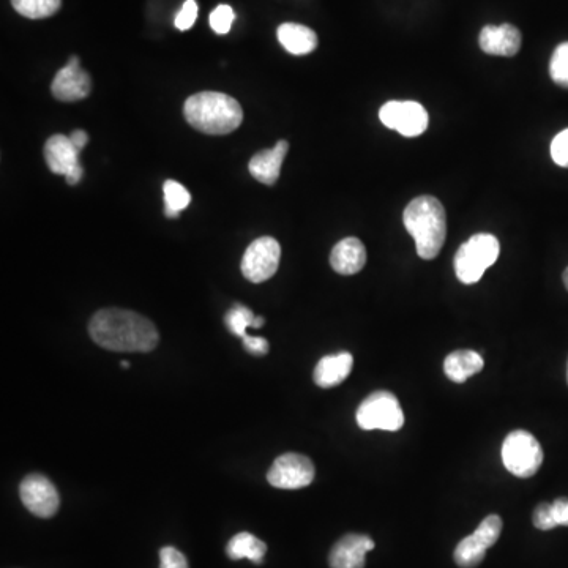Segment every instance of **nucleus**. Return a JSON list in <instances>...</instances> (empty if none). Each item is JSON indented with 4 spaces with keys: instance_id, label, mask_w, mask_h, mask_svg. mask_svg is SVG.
<instances>
[{
    "instance_id": "nucleus-1",
    "label": "nucleus",
    "mask_w": 568,
    "mask_h": 568,
    "mask_svg": "<svg viewBox=\"0 0 568 568\" xmlns=\"http://www.w3.org/2000/svg\"><path fill=\"white\" fill-rule=\"evenodd\" d=\"M90 338L114 352H150L157 348L154 322L139 313L120 308H106L95 313L89 324Z\"/></svg>"
},
{
    "instance_id": "nucleus-2",
    "label": "nucleus",
    "mask_w": 568,
    "mask_h": 568,
    "mask_svg": "<svg viewBox=\"0 0 568 568\" xmlns=\"http://www.w3.org/2000/svg\"><path fill=\"white\" fill-rule=\"evenodd\" d=\"M404 226L415 240L417 255L426 261L436 258L447 239V215L439 199L419 196L403 213Z\"/></svg>"
},
{
    "instance_id": "nucleus-3",
    "label": "nucleus",
    "mask_w": 568,
    "mask_h": 568,
    "mask_svg": "<svg viewBox=\"0 0 568 568\" xmlns=\"http://www.w3.org/2000/svg\"><path fill=\"white\" fill-rule=\"evenodd\" d=\"M188 124L206 135L223 136L242 125L243 109L236 98L221 92H199L191 95L184 106Z\"/></svg>"
},
{
    "instance_id": "nucleus-4",
    "label": "nucleus",
    "mask_w": 568,
    "mask_h": 568,
    "mask_svg": "<svg viewBox=\"0 0 568 568\" xmlns=\"http://www.w3.org/2000/svg\"><path fill=\"white\" fill-rule=\"evenodd\" d=\"M501 245L491 234H475L456 251L455 272L461 283L474 284L499 258Z\"/></svg>"
},
{
    "instance_id": "nucleus-5",
    "label": "nucleus",
    "mask_w": 568,
    "mask_h": 568,
    "mask_svg": "<svg viewBox=\"0 0 568 568\" xmlns=\"http://www.w3.org/2000/svg\"><path fill=\"white\" fill-rule=\"evenodd\" d=\"M502 463L516 477L529 479L542 466V445L527 431H513L502 444Z\"/></svg>"
},
{
    "instance_id": "nucleus-6",
    "label": "nucleus",
    "mask_w": 568,
    "mask_h": 568,
    "mask_svg": "<svg viewBox=\"0 0 568 568\" xmlns=\"http://www.w3.org/2000/svg\"><path fill=\"white\" fill-rule=\"evenodd\" d=\"M357 425L365 431H398L403 428L404 414L393 393L379 390L365 398L357 409Z\"/></svg>"
},
{
    "instance_id": "nucleus-7",
    "label": "nucleus",
    "mask_w": 568,
    "mask_h": 568,
    "mask_svg": "<svg viewBox=\"0 0 568 568\" xmlns=\"http://www.w3.org/2000/svg\"><path fill=\"white\" fill-rule=\"evenodd\" d=\"M502 532L501 516H486L474 534L461 540L456 546L455 562L461 568H475L482 564L486 551L499 540Z\"/></svg>"
},
{
    "instance_id": "nucleus-8",
    "label": "nucleus",
    "mask_w": 568,
    "mask_h": 568,
    "mask_svg": "<svg viewBox=\"0 0 568 568\" xmlns=\"http://www.w3.org/2000/svg\"><path fill=\"white\" fill-rule=\"evenodd\" d=\"M281 247L273 237H259L245 251L242 259L243 277L251 283H264L277 273Z\"/></svg>"
},
{
    "instance_id": "nucleus-9",
    "label": "nucleus",
    "mask_w": 568,
    "mask_h": 568,
    "mask_svg": "<svg viewBox=\"0 0 568 568\" xmlns=\"http://www.w3.org/2000/svg\"><path fill=\"white\" fill-rule=\"evenodd\" d=\"M379 119L406 138L420 136L428 128V113L417 101H387L379 111Z\"/></svg>"
},
{
    "instance_id": "nucleus-10",
    "label": "nucleus",
    "mask_w": 568,
    "mask_h": 568,
    "mask_svg": "<svg viewBox=\"0 0 568 568\" xmlns=\"http://www.w3.org/2000/svg\"><path fill=\"white\" fill-rule=\"evenodd\" d=\"M267 480L280 490H300L314 480V464L300 453H284L272 464Z\"/></svg>"
},
{
    "instance_id": "nucleus-11",
    "label": "nucleus",
    "mask_w": 568,
    "mask_h": 568,
    "mask_svg": "<svg viewBox=\"0 0 568 568\" xmlns=\"http://www.w3.org/2000/svg\"><path fill=\"white\" fill-rule=\"evenodd\" d=\"M24 507L38 518H53L59 512L60 497L56 486L45 475L30 474L19 485Z\"/></svg>"
},
{
    "instance_id": "nucleus-12",
    "label": "nucleus",
    "mask_w": 568,
    "mask_h": 568,
    "mask_svg": "<svg viewBox=\"0 0 568 568\" xmlns=\"http://www.w3.org/2000/svg\"><path fill=\"white\" fill-rule=\"evenodd\" d=\"M51 90L56 100L73 103L89 97L92 90V79L89 73L81 68L76 56L70 57L68 64L54 76Z\"/></svg>"
},
{
    "instance_id": "nucleus-13",
    "label": "nucleus",
    "mask_w": 568,
    "mask_h": 568,
    "mask_svg": "<svg viewBox=\"0 0 568 568\" xmlns=\"http://www.w3.org/2000/svg\"><path fill=\"white\" fill-rule=\"evenodd\" d=\"M374 550V542L368 535H344L330 551L329 564L332 568H365L367 553Z\"/></svg>"
},
{
    "instance_id": "nucleus-14",
    "label": "nucleus",
    "mask_w": 568,
    "mask_h": 568,
    "mask_svg": "<svg viewBox=\"0 0 568 568\" xmlns=\"http://www.w3.org/2000/svg\"><path fill=\"white\" fill-rule=\"evenodd\" d=\"M521 42V32L512 24L483 27L479 37L480 48L490 56H516L520 53Z\"/></svg>"
},
{
    "instance_id": "nucleus-15",
    "label": "nucleus",
    "mask_w": 568,
    "mask_h": 568,
    "mask_svg": "<svg viewBox=\"0 0 568 568\" xmlns=\"http://www.w3.org/2000/svg\"><path fill=\"white\" fill-rule=\"evenodd\" d=\"M288 150L289 142L281 139L273 149L262 150V152L256 154L255 157L251 158L250 165H248L251 176L267 187L277 184V180L280 179L281 166H283L284 158L288 155Z\"/></svg>"
},
{
    "instance_id": "nucleus-16",
    "label": "nucleus",
    "mask_w": 568,
    "mask_h": 568,
    "mask_svg": "<svg viewBox=\"0 0 568 568\" xmlns=\"http://www.w3.org/2000/svg\"><path fill=\"white\" fill-rule=\"evenodd\" d=\"M367 264V250L365 245L355 237H346L333 247L330 255V266L335 272L349 277L355 275Z\"/></svg>"
},
{
    "instance_id": "nucleus-17",
    "label": "nucleus",
    "mask_w": 568,
    "mask_h": 568,
    "mask_svg": "<svg viewBox=\"0 0 568 568\" xmlns=\"http://www.w3.org/2000/svg\"><path fill=\"white\" fill-rule=\"evenodd\" d=\"M79 152L68 136L54 135L46 141L45 160L49 171L57 176H67L76 166L81 165Z\"/></svg>"
},
{
    "instance_id": "nucleus-18",
    "label": "nucleus",
    "mask_w": 568,
    "mask_h": 568,
    "mask_svg": "<svg viewBox=\"0 0 568 568\" xmlns=\"http://www.w3.org/2000/svg\"><path fill=\"white\" fill-rule=\"evenodd\" d=\"M354 365V359L349 352L326 355L319 360L314 368L313 379L321 389H332L348 378Z\"/></svg>"
},
{
    "instance_id": "nucleus-19",
    "label": "nucleus",
    "mask_w": 568,
    "mask_h": 568,
    "mask_svg": "<svg viewBox=\"0 0 568 568\" xmlns=\"http://www.w3.org/2000/svg\"><path fill=\"white\" fill-rule=\"evenodd\" d=\"M278 40L288 53L305 56L318 46V35L310 27L296 23H284L278 27Z\"/></svg>"
},
{
    "instance_id": "nucleus-20",
    "label": "nucleus",
    "mask_w": 568,
    "mask_h": 568,
    "mask_svg": "<svg viewBox=\"0 0 568 568\" xmlns=\"http://www.w3.org/2000/svg\"><path fill=\"white\" fill-rule=\"evenodd\" d=\"M485 367L482 355L474 351H455L445 357V376L456 384H463L474 374L480 373Z\"/></svg>"
},
{
    "instance_id": "nucleus-21",
    "label": "nucleus",
    "mask_w": 568,
    "mask_h": 568,
    "mask_svg": "<svg viewBox=\"0 0 568 568\" xmlns=\"http://www.w3.org/2000/svg\"><path fill=\"white\" fill-rule=\"evenodd\" d=\"M226 553L232 561L248 559L255 564H262L267 553V545L250 532H240L229 540Z\"/></svg>"
},
{
    "instance_id": "nucleus-22",
    "label": "nucleus",
    "mask_w": 568,
    "mask_h": 568,
    "mask_svg": "<svg viewBox=\"0 0 568 568\" xmlns=\"http://www.w3.org/2000/svg\"><path fill=\"white\" fill-rule=\"evenodd\" d=\"M163 193H165V215L168 218H179L180 212L190 206V193L176 180H166Z\"/></svg>"
},
{
    "instance_id": "nucleus-23",
    "label": "nucleus",
    "mask_w": 568,
    "mask_h": 568,
    "mask_svg": "<svg viewBox=\"0 0 568 568\" xmlns=\"http://www.w3.org/2000/svg\"><path fill=\"white\" fill-rule=\"evenodd\" d=\"M12 5L24 18L45 19L59 12L62 0H12Z\"/></svg>"
},
{
    "instance_id": "nucleus-24",
    "label": "nucleus",
    "mask_w": 568,
    "mask_h": 568,
    "mask_svg": "<svg viewBox=\"0 0 568 568\" xmlns=\"http://www.w3.org/2000/svg\"><path fill=\"white\" fill-rule=\"evenodd\" d=\"M255 318L256 316L250 308L243 307L240 303H236V305L226 313V327H228L232 335L243 338L247 335L248 327H253Z\"/></svg>"
},
{
    "instance_id": "nucleus-25",
    "label": "nucleus",
    "mask_w": 568,
    "mask_h": 568,
    "mask_svg": "<svg viewBox=\"0 0 568 568\" xmlns=\"http://www.w3.org/2000/svg\"><path fill=\"white\" fill-rule=\"evenodd\" d=\"M550 76L557 86L568 89V42L554 49L550 60Z\"/></svg>"
},
{
    "instance_id": "nucleus-26",
    "label": "nucleus",
    "mask_w": 568,
    "mask_h": 568,
    "mask_svg": "<svg viewBox=\"0 0 568 568\" xmlns=\"http://www.w3.org/2000/svg\"><path fill=\"white\" fill-rule=\"evenodd\" d=\"M234 19H236V13L229 5H218L210 13L209 23L215 34L226 35L231 30Z\"/></svg>"
},
{
    "instance_id": "nucleus-27",
    "label": "nucleus",
    "mask_w": 568,
    "mask_h": 568,
    "mask_svg": "<svg viewBox=\"0 0 568 568\" xmlns=\"http://www.w3.org/2000/svg\"><path fill=\"white\" fill-rule=\"evenodd\" d=\"M551 158L557 166L568 168V128L551 142Z\"/></svg>"
},
{
    "instance_id": "nucleus-28",
    "label": "nucleus",
    "mask_w": 568,
    "mask_h": 568,
    "mask_svg": "<svg viewBox=\"0 0 568 568\" xmlns=\"http://www.w3.org/2000/svg\"><path fill=\"white\" fill-rule=\"evenodd\" d=\"M196 18H198V2L187 0L184 7L180 8V12L177 13L174 24L179 30H188L195 24Z\"/></svg>"
},
{
    "instance_id": "nucleus-29",
    "label": "nucleus",
    "mask_w": 568,
    "mask_h": 568,
    "mask_svg": "<svg viewBox=\"0 0 568 568\" xmlns=\"http://www.w3.org/2000/svg\"><path fill=\"white\" fill-rule=\"evenodd\" d=\"M160 568H188L187 557L172 546L160 551Z\"/></svg>"
},
{
    "instance_id": "nucleus-30",
    "label": "nucleus",
    "mask_w": 568,
    "mask_h": 568,
    "mask_svg": "<svg viewBox=\"0 0 568 568\" xmlns=\"http://www.w3.org/2000/svg\"><path fill=\"white\" fill-rule=\"evenodd\" d=\"M532 521H534V526L540 529V531H551V529L557 527L553 512H551V504L537 505Z\"/></svg>"
},
{
    "instance_id": "nucleus-31",
    "label": "nucleus",
    "mask_w": 568,
    "mask_h": 568,
    "mask_svg": "<svg viewBox=\"0 0 568 568\" xmlns=\"http://www.w3.org/2000/svg\"><path fill=\"white\" fill-rule=\"evenodd\" d=\"M243 348L247 349L250 354L253 355H266L269 352V341L266 338L261 337H251V335H245L242 338Z\"/></svg>"
},
{
    "instance_id": "nucleus-32",
    "label": "nucleus",
    "mask_w": 568,
    "mask_h": 568,
    "mask_svg": "<svg viewBox=\"0 0 568 568\" xmlns=\"http://www.w3.org/2000/svg\"><path fill=\"white\" fill-rule=\"evenodd\" d=\"M551 512H553L554 521L557 526H568V499L567 497H559L551 504Z\"/></svg>"
},
{
    "instance_id": "nucleus-33",
    "label": "nucleus",
    "mask_w": 568,
    "mask_h": 568,
    "mask_svg": "<svg viewBox=\"0 0 568 568\" xmlns=\"http://www.w3.org/2000/svg\"><path fill=\"white\" fill-rule=\"evenodd\" d=\"M71 142L75 144L76 149L81 152L84 147L87 146V142H89V135H87L86 131L84 130H75L70 135Z\"/></svg>"
},
{
    "instance_id": "nucleus-34",
    "label": "nucleus",
    "mask_w": 568,
    "mask_h": 568,
    "mask_svg": "<svg viewBox=\"0 0 568 568\" xmlns=\"http://www.w3.org/2000/svg\"><path fill=\"white\" fill-rule=\"evenodd\" d=\"M84 176V169L83 166L79 165L76 166L73 171L68 172L67 176H65V180H67L68 185H76L81 182Z\"/></svg>"
},
{
    "instance_id": "nucleus-35",
    "label": "nucleus",
    "mask_w": 568,
    "mask_h": 568,
    "mask_svg": "<svg viewBox=\"0 0 568 568\" xmlns=\"http://www.w3.org/2000/svg\"><path fill=\"white\" fill-rule=\"evenodd\" d=\"M264 324H266V319L262 318V316H256L255 322H253V329H261Z\"/></svg>"
},
{
    "instance_id": "nucleus-36",
    "label": "nucleus",
    "mask_w": 568,
    "mask_h": 568,
    "mask_svg": "<svg viewBox=\"0 0 568 568\" xmlns=\"http://www.w3.org/2000/svg\"><path fill=\"white\" fill-rule=\"evenodd\" d=\"M562 281H564V286L568 291V267L564 270V275H562Z\"/></svg>"
},
{
    "instance_id": "nucleus-37",
    "label": "nucleus",
    "mask_w": 568,
    "mask_h": 568,
    "mask_svg": "<svg viewBox=\"0 0 568 568\" xmlns=\"http://www.w3.org/2000/svg\"><path fill=\"white\" fill-rule=\"evenodd\" d=\"M128 367H130V363H128L127 360H124V362H122V368H125V370H127Z\"/></svg>"
},
{
    "instance_id": "nucleus-38",
    "label": "nucleus",
    "mask_w": 568,
    "mask_h": 568,
    "mask_svg": "<svg viewBox=\"0 0 568 568\" xmlns=\"http://www.w3.org/2000/svg\"><path fill=\"white\" fill-rule=\"evenodd\" d=\"M567 384H568V367H567Z\"/></svg>"
}]
</instances>
